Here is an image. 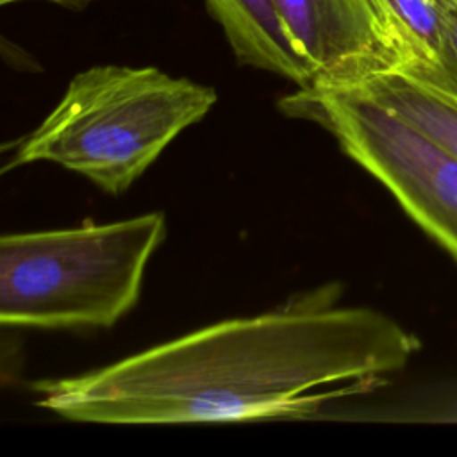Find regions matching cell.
<instances>
[{
	"mask_svg": "<svg viewBox=\"0 0 457 457\" xmlns=\"http://www.w3.org/2000/svg\"><path fill=\"white\" fill-rule=\"evenodd\" d=\"M236 61L275 73L298 87L312 84V68L295 46L275 0H204Z\"/></svg>",
	"mask_w": 457,
	"mask_h": 457,
	"instance_id": "obj_6",
	"label": "cell"
},
{
	"mask_svg": "<svg viewBox=\"0 0 457 457\" xmlns=\"http://www.w3.org/2000/svg\"><path fill=\"white\" fill-rule=\"evenodd\" d=\"M275 5L312 68L311 86L343 87L398 66L377 0H275Z\"/></svg>",
	"mask_w": 457,
	"mask_h": 457,
	"instance_id": "obj_5",
	"label": "cell"
},
{
	"mask_svg": "<svg viewBox=\"0 0 457 457\" xmlns=\"http://www.w3.org/2000/svg\"><path fill=\"white\" fill-rule=\"evenodd\" d=\"M216 98L211 86L155 66H91L70 80L46 118L16 141L2 171L46 161L109 195H121Z\"/></svg>",
	"mask_w": 457,
	"mask_h": 457,
	"instance_id": "obj_2",
	"label": "cell"
},
{
	"mask_svg": "<svg viewBox=\"0 0 457 457\" xmlns=\"http://www.w3.org/2000/svg\"><path fill=\"white\" fill-rule=\"evenodd\" d=\"M403 75L457 105V0H448L446 4L441 45L434 62L420 71Z\"/></svg>",
	"mask_w": 457,
	"mask_h": 457,
	"instance_id": "obj_8",
	"label": "cell"
},
{
	"mask_svg": "<svg viewBox=\"0 0 457 457\" xmlns=\"http://www.w3.org/2000/svg\"><path fill=\"white\" fill-rule=\"evenodd\" d=\"M278 105L284 114L328 130L339 148L457 259V155L353 89L298 87Z\"/></svg>",
	"mask_w": 457,
	"mask_h": 457,
	"instance_id": "obj_4",
	"label": "cell"
},
{
	"mask_svg": "<svg viewBox=\"0 0 457 457\" xmlns=\"http://www.w3.org/2000/svg\"><path fill=\"white\" fill-rule=\"evenodd\" d=\"M325 286L275 311L225 320L77 377L32 384L71 421L179 425L305 418L402 370L420 341L387 314L336 307Z\"/></svg>",
	"mask_w": 457,
	"mask_h": 457,
	"instance_id": "obj_1",
	"label": "cell"
},
{
	"mask_svg": "<svg viewBox=\"0 0 457 457\" xmlns=\"http://www.w3.org/2000/svg\"><path fill=\"white\" fill-rule=\"evenodd\" d=\"M389 109L457 155V105L396 71H378L343 86Z\"/></svg>",
	"mask_w": 457,
	"mask_h": 457,
	"instance_id": "obj_7",
	"label": "cell"
},
{
	"mask_svg": "<svg viewBox=\"0 0 457 457\" xmlns=\"http://www.w3.org/2000/svg\"><path fill=\"white\" fill-rule=\"evenodd\" d=\"M166 237L162 212L4 234L2 327L109 328L139 300L145 270Z\"/></svg>",
	"mask_w": 457,
	"mask_h": 457,
	"instance_id": "obj_3",
	"label": "cell"
},
{
	"mask_svg": "<svg viewBox=\"0 0 457 457\" xmlns=\"http://www.w3.org/2000/svg\"><path fill=\"white\" fill-rule=\"evenodd\" d=\"M20 2H32V0H0V5L5 7L9 4H20ZM39 2H46V4H52V5L62 7L66 11H84L98 0H39Z\"/></svg>",
	"mask_w": 457,
	"mask_h": 457,
	"instance_id": "obj_9",
	"label": "cell"
}]
</instances>
